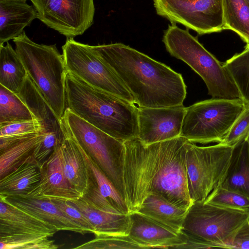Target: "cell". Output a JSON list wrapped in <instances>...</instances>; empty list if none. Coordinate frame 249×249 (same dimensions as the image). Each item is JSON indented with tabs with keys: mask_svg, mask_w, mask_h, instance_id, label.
<instances>
[{
	"mask_svg": "<svg viewBox=\"0 0 249 249\" xmlns=\"http://www.w3.org/2000/svg\"><path fill=\"white\" fill-rule=\"evenodd\" d=\"M92 47L122 81L138 107L183 105L187 87L180 73L121 43Z\"/></svg>",
	"mask_w": 249,
	"mask_h": 249,
	"instance_id": "6da1fadb",
	"label": "cell"
},
{
	"mask_svg": "<svg viewBox=\"0 0 249 249\" xmlns=\"http://www.w3.org/2000/svg\"><path fill=\"white\" fill-rule=\"evenodd\" d=\"M65 85L66 108L123 142L138 138L135 104L92 87L68 72Z\"/></svg>",
	"mask_w": 249,
	"mask_h": 249,
	"instance_id": "7a4b0ae2",
	"label": "cell"
},
{
	"mask_svg": "<svg viewBox=\"0 0 249 249\" xmlns=\"http://www.w3.org/2000/svg\"><path fill=\"white\" fill-rule=\"evenodd\" d=\"M162 37L170 55L185 62L204 81L213 98L242 99L223 63L208 51L188 31L171 22Z\"/></svg>",
	"mask_w": 249,
	"mask_h": 249,
	"instance_id": "3957f363",
	"label": "cell"
},
{
	"mask_svg": "<svg viewBox=\"0 0 249 249\" xmlns=\"http://www.w3.org/2000/svg\"><path fill=\"white\" fill-rule=\"evenodd\" d=\"M13 40L27 74L60 122L66 109L65 83L67 72L63 54L55 45L36 43L24 31Z\"/></svg>",
	"mask_w": 249,
	"mask_h": 249,
	"instance_id": "277c9868",
	"label": "cell"
},
{
	"mask_svg": "<svg viewBox=\"0 0 249 249\" xmlns=\"http://www.w3.org/2000/svg\"><path fill=\"white\" fill-rule=\"evenodd\" d=\"M61 127L90 156L125 200L124 142L110 136L66 108Z\"/></svg>",
	"mask_w": 249,
	"mask_h": 249,
	"instance_id": "5b68a950",
	"label": "cell"
},
{
	"mask_svg": "<svg viewBox=\"0 0 249 249\" xmlns=\"http://www.w3.org/2000/svg\"><path fill=\"white\" fill-rule=\"evenodd\" d=\"M249 104L242 99L213 98L186 107L180 136L193 143L220 142Z\"/></svg>",
	"mask_w": 249,
	"mask_h": 249,
	"instance_id": "8992f818",
	"label": "cell"
},
{
	"mask_svg": "<svg viewBox=\"0 0 249 249\" xmlns=\"http://www.w3.org/2000/svg\"><path fill=\"white\" fill-rule=\"evenodd\" d=\"M233 148L220 142L199 146L187 141V182L192 203L205 201L221 185L228 171Z\"/></svg>",
	"mask_w": 249,
	"mask_h": 249,
	"instance_id": "52a82bcc",
	"label": "cell"
},
{
	"mask_svg": "<svg viewBox=\"0 0 249 249\" xmlns=\"http://www.w3.org/2000/svg\"><path fill=\"white\" fill-rule=\"evenodd\" d=\"M124 144L125 201L130 213L137 212L151 194L159 165L160 142L145 144L135 138Z\"/></svg>",
	"mask_w": 249,
	"mask_h": 249,
	"instance_id": "ba28073f",
	"label": "cell"
},
{
	"mask_svg": "<svg viewBox=\"0 0 249 249\" xmlns=\"http://www.w3.org/2000/svg\"><path fill=\"white\" fill-rule=\"evenodd\" d=\"M249 213L204 201L195 202L190 207L182 229L217 248L230 249Z\"/></svg>",
	"mask_w": 249,
	"mask_h": 249,
	"instance_id": "9c48e42d",
	"label": "cell"
},
{
	"mask_svg": "<svg viewBox=\"0 0 249 249\" xmlns=\"http://www.w3.org/2000/svg\"><path fill=\"white\" fill-rule=\"evenodd\" d=\"M62 49L67 72L92 87L134 104L129 90L92 46L67 37Z\"/></svg>",
	"mask_w": 249,
	"mask_h": 249,
	"instance_id": "30bf717a",
	"label": "cell"
},
{
	"mask_svg": "<svg viewBox=\"0 0 249 249\" xmlns=\"http://www.w3.org/2000/svg\"><path fill=\"white\" fill-rule=\"evenodd\" d=\"M187 141L179 136L160 142L159 165L151 192L184 208H189L192 204L187 182Z\"/></svg>",
	"mask_w": 249,
	"mask_h": 249,
	"instance_id": "8fae6325",
	"label": "cell"
},
{
	"mask_svg": "<svg viewBox=\"0 0 249 249\" xmlns=\"http://www.w3.org/2000/svg\"><path fill=\"white\" fill-rule=\"evenodd\" d=\"M157 14L199 35L224 30L223 0H153Z\"/></svg>",
	"mask_w": 249,
	"mask_h": 249,
	"instance_id": "7c38bea8",
	"label": "cell"
},
{
	"mask_svg": "<svg viewBox=\"0 0 249 249\" xmlns=\"http://www.w3.org/2000/svg\"><path fill=\"white\" fill-rule=\"evenodd\" d=\"M37 18L67 37L82 35L92 24L93 0H30Z\"/></svg>",
	"mask_w": 249,
	"mask_h": 249,
	"instance_id": "4fadbf2b",
	"label": "cell"
},
{
	"mask_svg": "<svg viewBox=\"0 0 249 249\" xmlns=\"http://www.w3.org/2000/svg\"><path fill=\"white\" fill-rule=\"evenodd\" d=\"M186 107H138V138L145 144L180 136Z\"/></svg>",
	"mask_w": 249,
	"mask_h": 249,
	"instance_id": "5bb4252c",
	"label": "cell"
},
{
	"mask_svg": "<svg viewBox=\"0 0 249 249\" xmlns=\"http://www.w3.org/2000/svg\"><path fill=\"white\" fill-rule=\"evenodd\" d=\"M61 142H59L51 155L40 163L39 183L23 196L65 201L75 200L82 196L71 186L65 175L61 160Z\"/></svg>",
	"mask_w": 249,
	"mask_h": 249,
	"instance_id": "9a60e30c",
	"label": "cell"
},
{
	"mask_svg": "<svg viewBox=\"0 0 249 249\" xmlns=\"http://www.w3.org/2000/svg\"><path fill=\"white\" fill-rule=\"evenodd\" d=\"M57 231L54 227L12 204L0 195V236L30 234L52 237Z\"/></svg>",
	"mask_w": 249,
	"mask_h": 249,
	"instance_id": "2e32d148",
	"label": "cell"
},
{
	"mask_svg": "<svg viewBox=\"0 0 249 249\" xmlns=\"http://www.w3.org/2000/svg\"><path fill=\"white\" fill-rule=\"evenodd\" d=\"M130 214L131 226L128 235L142 249H178L183 245L179 233L167 229L137 212Z\"/></svg>",
	"mask_w": 249,
	"mask_h": 249,
	"instance_id": "e0dca14e",
	"label": "cell"
},
{
	"mask_svg": "<svg viewBox=\"0 0 249 249\" xmlns=\"http://www.w3.org/2000/svg\"><path fill=\"white\" fill-rule=\"evenodd\" d=\"M5 197L12 204L54 227L57 231L88 232L67 216L52 200L19 196Z\"/></svg>",
	"mask_w": 249,
	"mask_h": 249,
	"instance_id": "ac0fdd59",
	"label": "cell"
},
{
	"mask_svg": "<svg viewBox=\"0 0 249 249\" xmlns=\"http://www.w3.org/2000/svg\"><path fill=\"white\" fill-rule=\"evenodd\" d=\"M35 18L37 12L26 0H0V45L21 35Z\"/></svg>",
	"mask_w": 249,
	"mask_h": 249,
	"instance_id": "d6986e66",
	"label": "cell"
},
{
	"mask_svg": "<svg viewBox=\"0 0 249 249\" xmlns=\"http://www.w3.org/2000/svg\"><path fill=\"white\" fill-rule=\"evenodd\" d=\"M45 134L37 132L0 137V178L32 155Z\"/></svg>",
	"mask_w": 249,
	"mask_h": 249,
	"instance_id": "ffe728a7",
	"label": "cell"
},
{
	"mask_svg": "<svg viewBox=\"0 0 249 249\" xmlns=\"http://www.w3.org/2000/svg\"><path fill=\"white\" fill-rule=\"evenodd\" d=\"M79 210L91 224L94 233L128 235L131 226L130 214L113 213L98 209L82 197L68 201Z\"/></svg>",
	"mask_w": 249,
	"mask_h": 249,
	"instance_id": "44dd1931",
	"label": "cell"
},
{
	"mask_svg": "<svg viewBox=\"0 0 249 249\" xmlns=\"http://www.w3.org/2000/svg\"><path fill=\"white\" fill-rule=\"evenodd\" d=\"M189 208L178 207L161 196L151 194L137 212L177 233H179Z\"/></svg>",
	"mask_w": 249,
	"mask_h": 249,
	"instance_id": "7402d4cb",
	"label": "cell"
},
{
	"mask_svg": "<svg viewBox=\"0 0 249 249\" xmlns=\"http://www.w3.org/2000/svg\"><path fill=\"white\" fill-rule=\"evenodd\" d=\"M61 128V160L64 172L71 186L82 196L89 185L88 169L75 142Z\"/></svg>",
	"mask_w": 249,
	"mask_h": 249,
	"instance_id": "603a6c76",
	"label": "cell"
},
{
	"mask_svg": "<svg viewBox=\"0 0 249 249\" xmlns=\"http://www.w3.org/2000/svg\"><path fill=\"white\" fill-rule=\"evenodd\" d=\"M40 163L33 155L17 168L0 178V195L5 196H23L39 183Z\"/></svg>",
	"mask_w": 249,
	"mask_h": 249,
	"instance_id": "cb8c5ba5",
	"label": "cell"
},
{
	"mask_svg": "<svg viewBox=\"0 0 249 249\" xmlns=\"http://www.w3.org/2000/svg\"><path fill=\"white\" fill-rule=\"evenodd\" d=\"M40 124L43 132H55L62 141L60 122L37 86L27 75L19 92L17 94Z\"/></svg>",
	"mask_w": 249,
	"mask_h": 249,
	"instance_id": "d4e9b609",
	"label": "cell"
},
{
	"mask_svg": "<svg viewBox=\"0 0 249 249\" xmlns=\"http://www.w3.org/2000/svg\"><path fill=\"white\" fill-rule=\"evenodd\" d=\"M220 186L249 198V137L233 147L228 171Z\"/></svg>",
	"mask_w": 249,
	"mask_h": 249,
	"instance_id": "484cf974",
	"label": "cell"
},
{
	"mask_svg": "<svg viewBox=\"0 0 249 249\" xmlns=\"http://www.w3.org/2000/svg\"><path fill=\"white\" fill-rule=\"evenodd\" d=\"M25 68L11 44L0 45V84L18 93L27 76Z\"/></svg>",
	"mask_w": 249,
	"mask_h": 249,
	"instance_id": "4316f807",
	"label": "cell"
},
{
	"mask_svg": "<svg viewBox=\"0 0 249 249\" xmlns=\"http://www.w3.org/2000/svg\"><path fill=\"white\" fill-rule=\"evenodd\" d=\"M224 30L236 33L249 46V3L247 0H223Z\"/></svg>",
	"mask_w": 249,
	"mask_h": 249,
	"instance_id": "83f0119b",
	"label": "cell"
},
{
	"mask_svg": "<svg viewBox=\"0 0 249 249\" xmlns=\"http://www.w3.org/2000/svg\"><path fill=\"white\" fill-rule=\"evenodd\" d=\"M84 158L89 174L97 183L101 194L122 214H129L125 200L113 184L90 156L74 141Z\"/></svg>",
	"mask_w": 249,
	"mask_h": 249,
	"instance_id": "f1b7e54d",
	"label": "cell"
},
{
	"mask_svg": "<svg viewBox=\"0 0 249 249\" xmlns=\"http://www.w3.org/2000/svg\"><path fill=\"white\" fill-rule=\"evenodd\" d=\"M34 119L32 113L20 97L0 85V125Z\"/></svg>",
	"mask_w": 249,
	"mask_h": 249,
	"instance_id": "f546056e",
	"label": "cell"
},
{
	"mask_svg": "<svg viewBox=\"0 0 249 249\" xmlns=\"http://www.w3.org/2000/svg\"><path fill=\"white\" fill-rule=\"evenodd\" d=\"M223 65L231 76L243 99L249 104V46L228 59Z\"/></svg>",
	"mask_w": 249,
	"mask_h": 249,
	"instance_id": "4dcf8cb0",
	"label": "cell"
},
{
	"mask_svg": "<svg viewBox=\"0 0 249 249\" xmlns=\"http://www.w3.org/2000/svg\"><path fill=\"white\" fill-rule=\"evenodd\" d=\"M50 236L41 234H17L0 236V249H56L59 246Z\"/></svg>",
	"mask_w": 249,
	"mask_h": 249,
	"instance_id": "1f68e13d",
	"label": "cell"
},
{
	"mask_svg": "<svg viewBox=\"0 0 249 249\" xmlns=\"http://www.w3.org/2000/svg\"><path fill=\"white\" fill-rule=\"evenodd\" d=\"M95 238L75 249H139L142 247L129 235L94 233Z\"/></svg>",
	"mask_w": 249,
	"mask_h": 249,
	"instance_id": "d6a6232c",
	"label": "cell"
},
{
	"mask_svg": "<svg viewBox=\"0 0 249 249\" xmlns=\"http://www.w3.org/2000/svg\"><path fill=\"white\" fill-rule=\"evenodd\" d=\"M204 201L212 205L240 210L249 213L248 197L221 186L214 189Z\"/></svg>",
	"mask_w": 249,
	"mask_h": 249,
	"instance_id": "836d02e7",
	"label": "cell"
},
{
	"mask_svg": "<svg viewBox=\"0 0 249 249\" xmlns=\"http://www.w3.org/2000/svg\"><path fill=\"white\" fill-rule=\"evenodd\" d=\"M249 137V107L236 119L228 133L220 143L234 147Z\"/></svg>",
	"mask_w": 249,
	"mask_h": 249,
	"instance_id": "e575fe53",
	"label": "cell"
},
{
	"mask_svg": "<svg viewBox=\"0 0 249 249\" xmlns=\"http://www.w3.org/2000/svg\"><path fill=\"white\" fill-rule=\"evenodd\" d=\"M43 132L37 120L17 122L0 125V137Z\"/></svg>",
	"mask_w": 249,
	"mask_h": 249,
	"instance_id": "d590c367",
	"label": "cell"
},
{
	"mask_svg": "<svg viewBox=\"0 0 249 249\" xmlns=\"http://www.w3.org/2000/svg\"><path fill=\"white\" fill-rule=\"evenodd\" d=\"M52 201L71 220L84 228L88 232L93 233L91 224L76 208L68 201L53 200Z\"/></svg>",
	"mask_w": 249,
	"mask_h": 249,
	"instance_id": "8d00e7d4",
	"label": "cell"
},
{
	"mask_svg": "<svg viewBox=\"0 0 249 249\" xmlns=\"http://www.w3.org/2000/svg\"><path fill=\"white\" fill-rule=\"evenodd\" d=\"M60 142L61 140L55 132L46 133L43 140L35 149L33 156L40 163L43 162L51 155Z\"/></svg>",
	"mask_w": 249,
	"mask_h": 249,
	"instance_id": "74e56055",
	"label": "cell"
},
{
	"mask_svg": "<svg viewBox=\"0 0 249 249\" xmlns=\"http://www.w3.org/2000/svg\"><path fill=\"white\" fill-rule=\"evenodd\" d=\"M179 234L183 241V244L178 249H196L217 248L213 244L183 230L181 231Z\"/></svg>",
	"mask_w": 249,
	"mask_h": 249,
	"instance_id": "f35d334b",
	"label": "cell"
},
{
	"mask_svg": "<svg viewBox=\"0 0 249 249\" xmlns=\"http://www.w3.org/2000/svg\"><path fill=\"white\" fill-rule=\"evenodd\" d=\"M230 249H249V216L247 222L238 231Z\"/></svg>",
	"mask_w": 249,
	"mask_h": 249,
	"instance_id": "ab89813d",
	"label": "cell"
},
{
	"mask_svg": "<svg viewBox=\"0 0 249 249\" xmlns=\"http://www.w3.org/2000/svg\"><path fill=\"white\" fill-rule=\"evenodd\" d=\"M247 1H248L249 2V0H247Z\"/></svg>",
	"mask_w": 249,
	"mask_h": 249,
	"instance_id": "60d3db41",
	"label": "cell"
},
{
	"mask_svg": "<svg viewBox=\"0 0 249 249\" xmlns=\"http://www.w3.org/2000/svg\"></svg>",
	"mask_w": 249,
	"mask_h": 249,
	"instance_id": "b9f144b4",
	"label": "cell"
}]
</instances>
